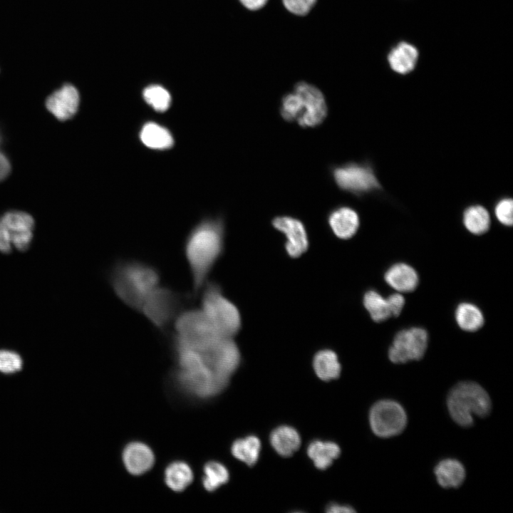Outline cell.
Here are the masks:
<instances>
[{
    "label": "cell",
    "instance_id": "cell-1",
    "mask_svg": "<svg viewBox=\"0 0 513 513\" xmlns=\"http://www.w3.org/2000/svg\"><path fill=\"white\" fill-rule=\"evenodd\" d=\"M174 353L177 381L185 392L200 398L221 393L241 361L238 346L231 337L221 336L201 349L180 346Z\"/></svg>",
    "mask_w": 513,
    "mask_h": 513
},
{
    "label": "cell",
    "instance_id": "cell-2",
    "mask_svg": "<svg viewBox=\"0 0 513 513\" xmlns=\"http://www.w3.org/2000/svg\"><path fill=\"white\" fill-rule=\"evenodd\" d=\"M225 227L221 218L207 219L195 226L185 239L183 250L196 297L207 282L224 249Z\"/></svg>",
    "mask_w": 513,
    "mask_h": 513
},
{
    "label": "cell",
    "instance_id": "cell-3",
    "mask_svg": "<svg viewBox=\"0 0 513 513\" xmlns=\"http://www.w3.org/2000/svg\"><path fill=\"white\" fill-rule=\"evenodd\" d=\"M160 280L156 266L135 259H118L108 273V282L115 296L138 312L146 296L160 284Z\"/></svg>",
    "mask_w": 513,
    "mask_h": 513
},
{
    "label": "cell",
    "instance_id": "cell-4",
    "mask_svg": "<svg viewBox=\"0 0 513 513\" xmlns=\"http://www.w3.org/2000/svg\"><path fill=\"white\" fill-rule=\"evenodd\" d=\"M201 291L200 308L222 336L234 338L242 326L237 307L224 296L217 282L207 281Z\"/></svg>",
    "mask_w": 513,
    "mask_h": 513
},
{
    "label": "cell",
    "instance_id": "cell-5",
    "mask_svg": "<svg viewBox=\"0 0 513 513\" xmlns=\"http://www.w3.org/2000/svg\"><path fill=\"white\" fill-rule=\"evenodd\" d=\"M447 404L452 418L462 427L473 424V415L485 417L491 410L489 395L474 382H461L454 386L448 395Z\"/></svg>",
    "mask_w": 513,
    "mask_h": 513
},
{
    "label": "cell",
    "instance_id": "cell-6",
    "mask_svg": "<svg viewBox=\"0 0 513 513\" xmlns=\"http://www.w3.org/2000/svg\"><path fill=\"white\" fill-rule=\"evenodd\" d=\"M173 328L172 341L194 349L205 348L222 336L200 308L183 309Z\"/></svg>",
    "mask_w": 513,
    "mask_h": 513
},
{
    "label": "cell",
    "instance_id": "cell-7",
    "mask_svg": "<svg viewBox=\"0 0 513 513\" xmlns=\"http://www.w3.org/2000/svg\"><path fill=\"white\" fill-rule=\"evenodd\" d=\"M187 296L174 289L159 284L145 298L140 309L151 324L165 332L178 314L185 309Z\"/></svg>",
    "mask_w": 513,
    "mask_h": 513
},
{
    "label": "cell",
    "instance_id": "cell-8",
    "mask_svg": "<svg viewBox=\"0 0 513 513\" xmlns=\"http://www.w3.org/2000/svg\"><path fill=\"white\" fill-rule=\"evenodd\" d=\"M330 172L340 190L356 196L380 189L379 181L369 165L348 162L331 166Z\"/></svg>",
    "mask_w": 513,
    "mask_h": 513
},
{
    "label": "cell",
    "instance_id": "cell-9",
    "mask_svg": "<svg viewBox=\"0 0 513 513\" xmlns=\"http://www.w3.org/2000/svg\"><path fill=\"white\" fill-rule=\"evenodd\" d=\"M34 220L22 211H9L0 217V251L9 253L14 246L26 251L32 240Z\"/></svg>",
    "mask_w": 513,
    "mask_h": 513
},
{
    "label": "cell",
    "instance_id": "cell-10",
    "mask_svg": "<svg viewBox=\"0 0 513 513\" xmlns=\"http://www.w3.org/2000/svg\"><path fill=\"white\" fill-rule=\"evenodd\" d=\"M369 421L373 432L377 436L390 437L404 430L407 416L399 403L391 400H383L371 408Z\"/></svg>",
    "mask_w": 513,
    "mask_h": 513
},
{
    "label": "cell",
    "instance_id": "cell-11",
    "mask_svg": "<svg viewBox=\"0 0 513 513\" xmlns=\"http://www.w3.org/2000/svg\"><path fill=\"white\" fill-rule=\"evenodd\" d=\"M428 335L420 327H413L399 331L388 350L389 359L394 363L421 359L428 347Z\"/></svg>",
    "mask_w": 513,
    "mask_h": 513
},
{
    "label": "cell",
    "instance_id": "cell-12",
    "mask_svg": "<svg viewBox=\"0 0 513 513\" xmlns=\"http://www.w3.org/2000/svg\"><path fill=\"white\" fill-rule=\"evenodd\" d=\"M300 97L303 111L296 120L301 128H315L321 125L328 114L325 96L316 86L306 81H299L293 90Z\"/></svg>",
    "mask_w": 513,
    "mask_h": 513
},
{
    "label": "cell",
    "instance_id": "cell-13",
    "mask_svg": "<svg viewBox=\"0 0 513 513\" xmlns=\"http://www.w3.org/2000/svg\"><path fill=\"white\" fill-rule=\"evenodd\" d=\"M271 224L285 236V249L290 257L298 258L307 251L309 244L308 234L301 220L291 216H277L273 219Z\"/></svg>",
    "mask_w": 513,
    "mask_h": 513
},
{
    "label": "cell",
    "instance_id": "cell-14",
    "mask_svg": "<svg viewBox=\"0 0 513 513\" xmlns=\"http://www.w3.org/2000/svg\"><path fill=\"white\" fill-rule=\"evenodd\" d=\"M79 103L78 89L71 83H65L47 97L45 104L47 110L56 119L64 121L74 116Z\"/></svg>",
    "mask_w": 513,
    "mask_h": 513
},
{
    "label": "cell",
    "instance_id": "cell-15",
    "mask_svg": "<svg viewBox=\"0 0 513 513\" xmlns=\"http://www.w3.org/2000/svg\"><path fill=\"white\" fill-rule=\"evenodd\" d=\"M122 458L125 467L133 475H141L147 472L155 463L152 450L140 442L128 444L123 449Z\"/></svg>",
    "mask_w": 513,
    "mask_h": 513
},
{
    "label": "cell",
    "instance_id": "cell-16",
    "mask_svg": "<svg viewBox=\"0 0 513 513\" xmlns=\"http://www.w3.org/2000/svg\"><path fill=\"white\" fill-rule=\"evenodd\" d=\"M328 223L338 238L348 239L357 232L360 219L358 213L351 207L339 206L329 212Z\"/></svg>",
    "mask_w": 513,
    "mask_h": 513
},
{
    "label": "cell",
    "instance_id": "cell-17",
    "mask_svg": "<svg viewBox=\"0 0 513 513\" xmlns=\"http://www.w3.org/2000/svg\"><path fill=\"white\" fill-rule=\"evenodd\" d=\"M419 51L416 46L407 41H400L393 46L388 54L390 68L395 73L406 75L416 67Z\"/></svg>",
    "mask_w": 513,
    "mask_h": 513
},
{
    "label": "cell",
    "instance_id": "cell-18",
    "mask_svg": "<svg viewBox=\"0 0 513 513\" xmlns=\"http://www.w3.org/2000/svg\"><path fill=\"white\" fill-rule=\"evenodd\" d=\"M385 282L399 293L414 291L418 285L419 277L415 269L405 263H396L385 273Z\"/></svg>",
    "mask_w": 513,
    "mask_h": 513
},
{
    "label": "cell",
    "instance_id": "cell-19",
    "mask_svg": "<svg viewBox=\"0 0 513 513\" xmlns=\"http://www.w3.org/2000/svg\"><path fill=\"white\" fill-rule=\"evenodd\" d=\"M270 442L279 455L283 457H289L299 448L301 437L294 428L282 425L271 432Z\"/></svg>",
    "mask_w": 513,
    "mask_h": 513
},
{
    "label": "cell",
    "instance_id": "cell-20",
    "mask_svg": "<svg viewBox=\"0 0 513 513\" xmlns=\"http://www.w3.org/2000/svg\"><path fill=\"white\" fill-rule=\"evenodd\" d=\"M434 471L438 484L444 488L458 487L465 478L463 465L454 459L440 461Z\"/></svg>",
    "mask_w": 513,
    "mask_h": 513
},
{
    "label": "cell",
    "instance_id": "cell-21",
    "mask_svg": "<svg viewBox=\"0 0 513 513\" xmlns=\"http://www.w3.org/2000/svg\"><path fill=\"white\" fill-rule=\"evenodd\" d=\"M339 446L331 441L313 440L308 446L307 454L316 467L326 470L340 455Z\"/></svg>",
    "mask_w": 513,
    "mask_h": 513
},
{
    "label": "cell",
    "instance_id": "cell-22",
    "mask_svg": "<svg viewBox=\"0 0 513 513\" xmlns=\"http://www.w3.org/2000/svg\"><path fill=\"white\" fill-rule=\"evenodd\" d=\"M313 367L316 375L325 381L336 379L341 370L337 354L328 348L322 349L315 354Z\"/></svg>",
    "mask_w": 513,
    "mask_h": 513
},
{
    "label": "cell",
    "instance_id": "cell-23",
    "mask_svg": "<svg viewBox=\"0 0 513 513\" xmlns=\"http://www.w3.org/2000/svg\"><path fill=\"white\" fill-rule=\"evenodd\" d=\"M193 480V472L184 462L170 463L165 470V482L172 490L179 492L185 490Z\"/></svg>",
    "mask_w": 513,
    "mask_h": 513
},
{
    "label": "cell",
    "instance_id": "cell-24",
    "mask_svg": "<svg viewBox=\"0 0 513 513\" xmlns=\"http://www.w3.org/2000/svg\"><path fill=\"white\" fill-rule=\"evenodd\" d=\"M455 320L458 326L465 331L479 330L484 324V318L481 310L469 302L460 304L455 311Z\"/></svg>",
    "mask_w": 513,
    "mask_h": 513
},
{
    "label": "cell",
    "instance_id": "cell-25",
    "mask_svg": "<svg viewBox=\"0 0 513 513\" xmlns=\"http://www.w3.org/2000/svg\"><path fill=\"white\" fill-rule=\"evenodd\" d=\"M261 442L254 435H249L235 440L231 447L232 455L248 466L256 464L259 457Z\"/></svg>",
    "mask_w": 513,
    "mask_h": 513
},
{
    "label": "cell",
    "instance_id": "cell-26",
    "mask_svg": "<svg viewBox=\"0 0 513 513\" xmlns=\"http://www.w3.org/2000/svg\"><path fill=\"white\" fill-rule=\"evenodd\" d=\"M140 139L147 147L153 149H166L173 143L170 132L155 123H148L143 126Z\"/></svg>",
    "mask_w": 513,
    "mask_h": 513
},
{
    "label": "cell",
    "instance_id": "cell-27",
    "mask_svg": "<svg viewBox=\"0 0 513 513\" xmlns=\"http://www.w3.org/2000/svg\"><path fill=\"white\" fill-rule=\"evenodd\" d=\"M490 217L487 210L481 205H474L465 209L463 224L472 234H484L490 227Z\"/></svg>",
    "mask_w": 513,
    "mask_h": 513
},
{
    "label": "cell",
    "instance_id": "cell-28",
    "mask_svg": "<svg viewBox=\"0 0 513 513\" xmlns=\"http://www.w3.org/2000/svg\"><path fill=\"white\" fill-rule=\"evenodd\" d=\"M363 304L375 322H382L391 317L387 298L375 290H368L365 293Z\"/></svg>",
    "mask_w": 513,
    "mask_h": 513
},
{
    "label": "cell",
    "instance_id": "cell-29",
    "mask_svg": "<svg viewBox=\"0 0 513 513\" xmlns=\"http://www.w3.org/2000/svg\"><path fill=\"white\" fill-rule=\"evenodd\" d=\"M202 485L208 492H214L226 484L229 478L228 470L222 463L210 461L203 468Z\"/></svg>",
    "mask_w": 513,
    "mask_h": 513
},
{
    "label": "cell",
    "instance_id": "cell-30",
    "mask_svg": "<svg viewBox=\"0 0 513 513\" xmlns=\"http://www.w3.org/2000/svg\"><path fill=\"white\" fill-rule=\"evenodd\" d=\"M303 111L302 102L294 90L285 94L281 100L279 113L281 118L289 123L296 121Z\"/></svg>",
    "mask_w": 513,
    "mask_h": 513
},
{
    "label": "cell",
    "instance_id": "cell-31",
    "mask_svg": "<svg viewBox=\"0 0 513 513\" xmlns=\"http://www.w3.org/2000/svg\"><path fill=\"white\" fill-rule=\"evenodd\" d=\"M143 97L145 101L157 111L166 110L171 103L169 92L158 85L147 87L143 91Z\"/></svg>",
    "mask_w": 513,
    "mask_h": 513
},
{
    "label": "cell",
    "instance_id": "cell-32",
    "mask_svg": "<svg viewBox=\"0 0 513 513\" xmlns=\"http://www.w3.org/2000/svg\"><path fill=\"white\" fill-rule=\"evenodd\" d=\"M23 362L20 356L11 351L0 350V372L14 373L20 370Z\"/></svg>",
    "mask_w": 513,
    "mask_h": 513
},
{
    "label": "cell",
    "instance_id": "cell-33",
    "mask_svg": "<svg viewBox=\"0 0 513 513\" xmlns=\"http://www.w3.org/2000/svg\"><path fill=\"white\" fill-rule=\"evenodd\" d=\"M284 8L296 16L308 15L316 6L318 0H281Z\"/></svg>",
    "mask_w": 513,
    "mask_h": 513
},
{
    "label": "cell",
    "instance_id": "cell-34",
    "mask_svg": "<svg viewBox=\"0 0 513 513\" xmlns=\"http://www.w3.org/2000/svg\"><path fill=\"white\" fill-rule=\"evenodd\" d=\"M513 202L512 199L505 198L496 205L494 212L498 221L505 226H512L513 222Z\"/></svg>",
    "mask_w": 513,
    "mask_h": 513
},
{
    "label": "cell",
    "instance_id": "cell-35",
    "mask_svg": "<svg viewBox=\"0 0 513 513\" xmlns=\"http://www.w3.org/2000/svg\"><path fill=\"white\" fill-rule=\"evenodd\" d=\"M391 316H398L404 306L405 298L401 293L396 292L387 297Z\"/></svg>",
    "mask_w": 513,
    "mask_h": 513
},
{
    "label": "cell",
    "instance_id": "cell-36",
    "mask_svg": "<svg viewBox=\"0 0 513 513\" xmlns=\"http://www.w3.org/2000/svg\"><path fill=\"white\" fill-rule=\"evenodd\" d=\"M3 135L0 129V182L6 179L11 172V163L4 152L1 150Z\"/></svg>",
    "mask_w": 513,
    "mask_h": 513
},
{
    "label": "cell",
    "instance_id": "cell-37",
    "mask_svg": "<svg viewBox=\"0 0 513 513\" xmlns=\"http://www.w3.org/2000/svg\"><path fill=\"white\" fill-rule=\"evenodd\" d=\"M240 4L249 11H258L264 8L269 0H238Z\"/></svg>",
    "mask_w": 513,
    "mask_h": 513
},
{
    "label": "cell",
    "instance_id": "cell-38",
    "mask_svg": "<svg viewBox=\"0 0 513 513\" xmlns=\"http://www.w3.org/2000/svg\"><path fill=\"white\" fill-rule=\"evenodd\" d=\"M326 512L328 513H350L354 512L355 510L348 505L331 503L327 507Z\"/></svg>",
    "mask_w": 513,
    "mask_h": 513
}]
</instances>
